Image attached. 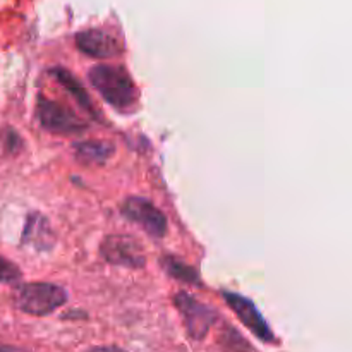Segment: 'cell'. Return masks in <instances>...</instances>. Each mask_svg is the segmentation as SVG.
I'll return each mask as SVG.
<instances>
[{"label": "cell", "mask_w": 352, "mask_h": 352, "mask_svg": "<svg viewBox=\"0 0 352 352\" xmlns=\"http://www.w3.org/2000/svg\"><path fill=\"white\" fill-rule=\"evenodd\" d=\"M21 277H23V274H21L19 267L0 254V284H17Z\"/></svg>", "instance_id": "cell-14"}, {"label": "cell", "mask_w": 352, "mask_h": 352, "mask_svg": "<svg viewBox=\"0 0 352 352\" xmlns=\"http://www.w3.org/2000/svg\"><path fill=\"white\" fill-rule=\"evenodd\" d=\"M50 74L54 76L55 81H57L58 85H60L62 88H64L65 91H67L69 95L74 98V102L78 103L79 109H82L86 113H89L91 117H95V119H98V120L102 119V116H100V112L96 110L93 100L89 98V95H88V91L85 89V86H82L81 82H79L78 79H76L74 76L67 71V69L54 67V69H50Z\"/></svg>", "instance_id": "cell-10"}, {"label": "cell", "mask_w": 352, "mask_h": 352, "mask_svg": "<svg viewBox=\"0 0 352 352\" xmlns=\"http://www.w3.org/2000/svg\"><path fill=\"white\" fill-rule=\"evenodd\" d=\"M164 267L165 270L168 272V275L177 278V280L186 282V284H199V278L198 275H196V272L192 270V268H189L188 265L175 260V258H165Z\"/></svg>", "instance_id": "cell-13"}, {"label": "cell", "mask_w": 352, "mask_h": 352, "mask_svg": "<svg viewBox=\"0 0 352 352\" xmlns=\"http://www.w3.org/2000/svg\"><path fill=\"white\" fill-rule=\"evenodd\" d=\"M223 299H226L227 306L236 313L239 322L243 323L254 337H258V339L265 344H277V337H275L274 330L270 329L267 320L263 318L260 309L254 306V302L251 301V299L244 298V296L237 294V292L229 291L223 292Z\"/></svg>", "instance_id": "cell-6"}, {"label": "cell", "mask_w": 352, "mask_h": 352, "mask_svg": "<svg viewBox=\"0 0 352 352\" xmlns=\"http://www.w3.org/2000/svg\"><path fill=\"white\" fill-rule=\"evenodd\" d=\"M67 291L48 282H31L17 287L14 305L31 316H48L67 302Z\"/></svg>", "instance_id": "cell-2"}, {"label": "cell", "mask_w": 352, "mask_h": 352, "mask_svg": "<svg viewBox=\"0 0 352 352\" xmlns=\"http://www.w3.org/2000/svg\"><path fill=\"white\" fill-rule=\"evenodd\" d=\"M219 346L222 352H256L234 327H223L219 337Z\"/></svg>", "instance_id": "cell-12"}, {"label": "cell", "mask_w": 352, "mask_h": 352, "mask_svg": "<svg viewBox=\"0 0 352 352\" xmlns=\"http://www.w3.org/2000/svg\"><path fill=\"white\" fill-rule=\"evenodd\" d=\"M100 254L110 265L131 268V270L143 268L146 263L143 244L133 236H120V234L107 236L100 244Z\"/></svg>", "instance_id": "cell-5"}, {"label": "cell", "mask_w": 352, "mask_h": 352, "mask_svg": "<svg viewBox=\"0 0 352 352\" xmlns=\"http://www.w3.org/2000/svg\"><path fill=\"white\" fill-rule=\"evenodd\" d=\"M174 306L181 313V318L184 322L186 332L192 340H203L212 327L217 323V311L210 308L205 302L198 301L195 296L188 292H179L174 296Z\"/></svg>", "instance_id": "cell-4"}, {"label": "cell", "mask_w": 352, "mask_h": 352, "mask_svg": "<svg viewBox=\"0 0 352 352\" xmlns=\"http://www.w3.org/2000/svg\"><path fill=\"white\" fill-rule=\"evenodd\" d=\"M36 117L45 131L58 136H79L88 129V124L74 110L43 95L36 100Z\"/></svg>", "instance_id": "cell-3"}, {"label": "cell", "mask_w": 352, "mask_h": 352, "mask_svg": "<svg viewBox=\"0 0 352 352\" xmlns=\"http://www.w3.org/2000/svg\"><path fill=\"white\" fill-rule=\"evenodd\" d=\"M88 78L93 88L113 109L127 110L138 103L140 98L138 86L122 65L98 64L89 69Z\"/></svg>", "instance_id": "cell-1"}, {"label": "cell", "mask_w": 352, "mask_h": 352, "mask_svg": "<svg viewBox=\"0 0 352 352\" xmlns=\"http://www.w3.org/2000/svg\"><path fill=\"white\" fill-rule=\"evenodd\" d=\"M0 146H2L3 153L16 155L21 150V146H23V140H21L16 131L10 129V127H6L0 133Z\"/></svg>", "instance_id": "cell-15"}, {"label": "cell", "mask_w": 352, "mask_h": 352, "mask_svg": "<svg viewBox=\"0 0 352 352\" xmlns=\"http://www.w3.org/2000/svg\"><path fill=\"white\" fill-rule=\"evenodd\" d=\"M52 244H54V234L48 220L40 213H30L21 236V246L33 248L36 251H48L52 250Z\"/></svg>", "instance_id": "cell-9"}, {"label": "cell", "mask_w": 352, "mask_h": 352, "mask_svg": "<svg viewBox=\"0 0 352 352\" xmlns=\"http://www.w3.org/2000/svg\"><path fill=\"white\" fill-rule=\"evenodd\" d=\"M120 212L131 222L138 223L144 232L153 237H164L167 234V219L164 213L148 199L140 196H131L120 206Z\"/></svg>", "instance_id": "cell-7"}, {"label": "cell", "mask_w": 352, "mask_h": 352, "mask_svg": "<svg viewBox=\"0 0 352 352\" xmlns=\"http://www.w3.org/2000/svg\"><path fill=\"white\" fill-rule=\"evenodd\" d=\"M76 45L82 54L95 58L116 57L122 52V43L119 38L100 28L85 30L76 34Z\"/></svg>", "instance_id": "cell-8"}, {"label": "cell", "mask_w": 352, "mask_h": 352, "mask_svg": "<svg viewBox=\"0 0 352 352\" xmlns=\"http://www.w3.org/2000/svg\"><path fill=\"white\" fill-rule=\"evenodd\" d=\"M113 144L105 141H82L74 144V155L81 164L85 165H103L112 158Z\"/></svg>", "instance_id": "cell-11"}, {"label": "cell", "mask_w": 352, "mask_h": 352, "mask_svg": "<svg viewBox=\"0 0 352 352\" xmlns=\"http://www.w3.org/2000/svg\"><path fill=\"white\" fill-rule=\"evenodd\" d=\"M0 352H30V351L21 349V347H16V346H0Z\"/></svg>", "instance_id": "cell-17"}, {"label": "cell", "mask_w": 352, "mask_h": 352, "mask_svg": "<svg viewBox=\"0 0 352 352\" xmlns=\"http://www.w3.org/2000/svg\"><path fill=\"white\" fill-rule=\"evenodd\" d=\"M85 352H126L124 349L117 346H96V347H89L88 351Z\"/></svg>", "instance_id": "cell-16"}]
</instances>
